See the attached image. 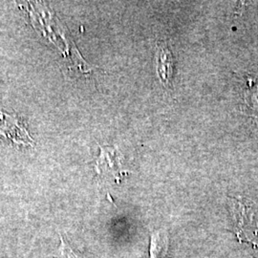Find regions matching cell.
I'll return each mask as SVG.
<instances>
[{
	"mask_svg": "<svg viewBox=\"0 0 258 258\" xmlns=\"http://www.w3.org/2000/svg\"><path fill=\"white\" fill-rule=\"evenodd\" d=\"M233 201V212L236 225V232L240 241H246L254 247H258V232L253 220V213L246 202Z\"/></svg>",
	"mask_w": 258,
	"mask_h": 258,
	"instance_id": "cell-1",
	"label": "cell"
},
{
	"mask_svg": "<svg viewBox=\"0 0 258 258\" xmlns=\"http://www.w3.org/2000/svg\"><path fill=\"white\" fill-rule=\"evenodd\" d=\"M156 63L158 76L163 84L171 86L173 76V55L165 41H158L156 45Z\"/></svg>",
	"mask_w": 258,
	"mask_h": 258,
	"instance_id": "cell-2",
	"label": "cell"
},
{
	"mask_svg": "<svg viewBox=\"0 0 258 258\" xmlns=\"http://www.w3.org/2000/svg\"><path fill=\"white\" fill-rule=\"evenodd\" d=\"M0 135H4L20 145L29 146L33 142L27 131L19 124L16 118L3 113H0Z\"/></svg>",
	"mask_w": 258,
	"mask_h": 258,
	"instance_id": "cell-3",
	"label": "cell"
},
{
	"mask_svg": "<svg viewBox=\"0 0 258 258\" xmlns=\"http://www.w3.org/2000/svg\"><path fill=\"white\" fill-rule=\"evenodd\" d=\"M101 154L97 160V171L102 173V171H108L117 176L121 174V160L122 155L117 148L110 147H100Z\"/></svg>",
	"mask_w": 258,
	"mask_h": 258,
	"instance_id": "cell-4",
	"label": "cell"
},
{
	"mask_svg": "<svg viewBox=\"0 0 258 258\" xmlns=\"http://www.w3.org/2000/svg\"><path fill=\"white\" fill-rule=\"evenodd\" d=\"M169 237L165 231L153 232L150 238V258H164L167 253Z\"/></svg>",
	"mask_w": 258,
	"mask_h": 258,
	"instance_id": "cell-5",
	"label": "cell"
},
{
	"mask_svg": "<svg viewBox=\"0 0 258 258\" xmlns=\"http://www.w3.org/2000/svg\"><path fill=\"white\" fill-rule=\"evenodd\" d=\"M60 240H61V244L59 247V251L62 258H80L78 256V254L75 252L73 249L71 248L70 244L63 239V237L61 235H59Z\"/></svg>",
	"mask_w": 258,
	"mask_h": 258,
	"instance_id": "cell-6",
	"label": "cell"
}]
</instances>
